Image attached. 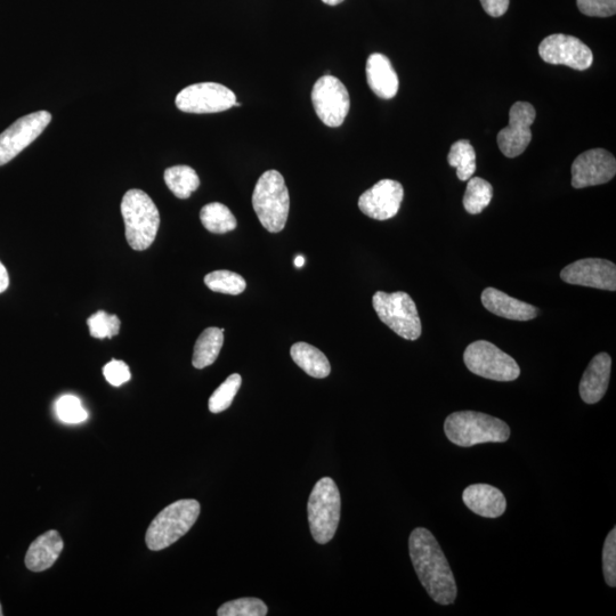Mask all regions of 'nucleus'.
<instances>
[{
	"label": "nucleus",
	"mask_w": 616,
	"mask_h": 616,
	"mask_svg": "<svg viewBox=\"0 0 616 616\" xmlns=\"http://www.w3.org/2000/svg\"><path fill=\"white\" fill-rule=\"evenodd\" d=\"M342 499L338 486L330 477H323L314 485L308 499V523L313 539L319 545H326L335 537L340 521Z\"/></svg>",
	"instance_id": "6"
},
{
	"label": "nucleus",
	"mask_w": 616,
	"mask_h": 616,
	"mask_svg": "<svg viewBox=\"0 0 616 616\" xmlns=\"http://www.w3.org/2000/svg\"><path fill=\"white\" fill-rule=\"evenodd\" d=\"M603 570L607 585L616 586V530L613 529L607 536L603 550Z\"/></svg>",
	"instance_id": "33"
},
{
	"label": "nucleus",
	"mask_w": 616,
	"mask_h": 616,
	"mask_svg": "<svg viewBox=\"0 0 616 616\" xmlns=\"http://www.w3.org/2000/svg\"><path fill=\"white\" fill-rule=\"evenodd\" d=\"M121 214L126 226L128 245L137 251L150 248L157 238L160 214L148 194L139 189L127 191L121 201Z\"/></svg>",
	"instance_id": "3"
},
{
	"label": "nucleus",
	"mask_w": 616,
	"mask_h": 616,
	"mask_svg": "<svg viewBox=\"0 0 616 616\" xmlns=\"http://www.w3.org/2000/svg\"><path fill=\"white\" fill-rule=\"evenodd\" d=\"M253 207L259 222L271 233L285 229L290 198L285 178L277 170H267L255 186Z\"/></svg>",
	"instance_id": "4"
},
{
	"label": "nucleus",
	"mask_w": 616,
	"mask_h": 616,
	"mask_svg": "<svg viewBox=\"0 0 616 616\" xmlns=\"http://www.w3.org/2000/svg\"><path fill=\"white\" fill-rule=\"evenodd\" d=\"M312 103L316 115L328 127H339L350 112L351 99L345 85L336 77L323 76L314 84Z\"/></svg>",
	"instance_id": "9"
},
{
	"label": "nucleus",
	"mask_w": 616,
	"mask_h": 616,
	"mask_svg": "<svg viewBox=\"0 0 616 616\" xmlns=\"http://www.w3.org/2000/svg\"><path fill=\"white\" fill-rule=\"evenodd\" d=\"M372 304L380 321L392 329L396 335L417 340L423 332L416 303L409 294L403 291L387 294L378 291L372 298Z\"/></svg>",
	"instance_id": "7"
},
{
	"label": "nucleus",
	"mask_w": 616,
	"mask_h": 616,
	"mask_svg": "<svg viewBox=\"0 0 616 616\" xmlns=\"http://www.w3.org/2000/svg\"><path fill=\"white\" fill-rule=\"evenodd\" d=\"M466 367L474 375L496 382H514L521 375L520 366L499 347L486 340H477L465 351Z\"/></svg>",
	"instance_id": "8"
},
{
	"label": "nucleus",
	"mask_w": 616,
	"mask_h": 616,
	"mask_svg": "<svg viewBox=\"0 0 616 616\" xmlns=\"http://www.w3.org/2000/svg\"><path fill=\"white\" fill-rule=\"evenodd\" d=\"M8 286H10V277H8L6 267L0 262V294H3Z\"/></svg>",
	"instance_id": "37"
},
{
	"label": "nucleus",
	"mask_w": 616,
	"mask_h": 616,
	"mask_svg": "<svg viewBox=\"0 0 616 616\" xmlns=\"http://www.w3.org/2000/svg\"><path fill=\"white\" fill-rule=\"evenodd\" d=\"M561 279L569 285L616 290V266L601 258H586L567 265Z\"/></svg>",
	"instance_id": "15"
},
{
	"label": "nucleus",
	"mask_w": 616,
	"mask_h": 616,
	"mask_svg": "<svg viewBox=\"0 0 616 616\" xmlns=\"http://www.w3.org/2000/svg\"><path fill=\"white\" fill-rule=\"evenodd\" d=\"M165 182L178 199H189L200 186V178L189 166H174L166 169Z\"/></svg>",
	"instance_id": "24"
},
{
	"label": "nucleus",
	"mask_w": 616,
	"mask_h": 616,
	"mask_svg": "<svg viewBox=\"0 0 616 616\" xmlns=\"http://www.w3.org/2000/svg\"><path fill=\"white\" fill-rule=\"evenodd\" d=\"M58 417L67 424H80L88 418V412L84 409L78 397L64 395L56 402Z\"/></svg>",
	"instance_id": "32"
},
{
	"label": "nucleus",
	"mask_w": 616,
	"mask_h": 616,
	"mask_svg": "<svg viewBox=\"0 0 616 616\" xmlns=\"http://www.w3.org/2000/svg\"><path fill=\"white\" fill-rule=\"evenodd\" d=\"M541 59L555 66H566L583 71L591 67L594 55L580 39L556 34L543 39L539 46Z\"/></svg>",
	"instance_id": "12"
},
{
	"label": "nucleus",
	"mask_w": 616,
	"mask_h": 616,
	"mask_svg": "<svg viewBox=\"0 0 616 616\" xmlns=\"http://www.w3.org/2000/svg\"><path fill=\"white\" fill-rule=\"evenodd\" d=\"M537 112L528 102H516L509 111V125L498 134V145L507 158L521 156L531 140V126Z\"/></svg>",
	"instance_id": "13"
},
{
	"label": "nucleus",
	"mask_w": 616,
	"mask_h": 616,
	"mask_svg": "<svg viewBox=\"0 0 616 616\" xmlns=\"http://www.w3.org/2000/svg\"><path fill=\"white\" fill-rule=\"evenodd\" d=\"M242 384V378L238 374L231 375L225 382L216 389L210 396L208 408L210 412L221 413L228 410L237 396Z\"/></svg>",
	"instance_id": "29"
},
{
	"label": "nucleus",
	"mask_w": 616,
	"mask_h": 616,
	"mask_svg": "<svg viewBox=\"0 0 616 616\" xmlns=\"http://www.w3.org/2000/svg\"><path fill=\"white\" fill-rule=\"evenodd\" d=\"M304 264H305V258H304V256H302V255H298V256L295 258V266L297 267V269H302V267L304 266Z\"/></svg>",
	"instance_id": "38"
},
{
	"label": "nucleus",
	"mask_w": 616,
	"mask_h": 616,
	"mask_svg": "<svg viewBox=\"0 0 616 616\" xmlns=\"http://www.w3.org/2000/svg\"><path fill=\"white\" fill-rule=\"evenodd\" d=\"M267 606L258 598H240L223 604L217 611L218 616H265Z\"/></svg>",
	"instance_id": "30"
},
{
	"label": "nucleus",
	"mask_w": 616,
	"mask_h": 616,
	"mask_svg": "<svg viewBox=\"0 0 616 616\" xmlns=\"http://www.w3.org/2000/svg\"><path fill=\"white\" fill-rule=\"evenodd\" d=\"M448 161L451 167L457 169V176L462 182L470 180L476 172V152L467 140L452 145Z\"/></svg>",
	"instance_id": "26"
},
{
	"label": "nucleus",
	"mask_w": 616,
	"mask_h": 616,
	"mask_svg": "<svg viewBox=\"0 0 616 616\" xmlns=\"http://www.w3.org/2000/svg\"><path fill=\"white\" fill-rule=\"evenodd\" d=\"M612 359L607 353H599L589 363L580 383V396L587 404L601 401L609 388Z\"/></svg>",
	"instance_id": "17"
},
{
	"label": "nucleus",
	"mask_w": 616,
	"mask_h": 616,
	"mask_svg": "<svg viewBox=\"0 0 616 616\" xmlns=\"http://www.w3.org/2000/svg\"><path fill=\"white\" fill-rule=\"evenodd\" d=\"M176 107L186 113H217L234 107L237 96L230 88L217 83H200L185 87L176 96Z\"/></svg>",
	"instance_id": "10"
},
{
	"label": "nucleus",
	"mask_w": 616,
	"mask_h": 616,
	"mask_svg": "<svg viewBox=\"0 0 616 616\" xmlns=\"http://www.w3.org/2000/svg\"><path fill=\"white\" fill-rule=\"evenodd\" d=\"M224 344V329L208 328L199 336L192 364L196 369H205L212 366L220 355Z\"/></svg>",
	"instance_id": "23"
},
{
	"label": "nucleus",
	"mask_w": 616,
	"mask_h": 616,
	"mask_svg": "<svg viewBox=\"0 0 616 616\" xmlns=\"http://www.w3.org/2000/svg\"><path fill=\"white\" fill-rule=\"evenodd\" d=\"M197 500H178L158 514L149 526L145 541L153 551L164 550L180 540L196 524L200 515Z\"/></svg>",
	"instance_id": "5"
},
{
	"label": "nucleus",
	"mask_w": 616,
	"mask_h": 616,
	"mask_svg": "<svg viewBox=\"0 0 616 616\" xmlns=\"http://www.w3.org/2000/svg\"><path fill=\"white\" fill-rule=\"evenodd\" d=\"M493 198L492 185L481 177L468 180L464 197V207L470 215H478L490 205Z\"/></svg>",
	"instance_id": "27"
},
{
	"label": "nucleus",
	"mask_w": 616,
	"mask_h": 616,
	"mask_svg": "<svg viewBox=\"0 0 616 616\" xmlns=\"http://www.w3.org/2000/svg\"><path fill=\"white\" fill-rule=\"evenodd\" d=\"M103 375L112 386L119 387L131 380V370L123 361L112 360L103 368Z\"/></svg>",
	"instance_id": "35"
},
{
	"label": "nucleus",
	"mask_w": 616,
	"mask_h": 616,
	"mask_svg": "<svg viewBox=\"0 0 616 616\" xmlns=\"http://www.w3.org/2000/svg\"><path fill=\"white\" fill-rule=\"evenodd\" d=\"M3 615H4V613H3V609H2V604H0V616H3Z\"/></svg>",
	"instance_id": "40"
},
{
	"label": "nucleus",
	"mask_w": 616,
	"mask_h": 616,
	"mask_svg": "<svg viewBox=\"0 0 616 616\" xmlns=\"http://www.w3.org/2000/svg\"><path fill=\"white\" fill-rule=\"evenodd\" d=\"M366 72L371 91L380 99L391 100L399 92V77L391 61L384 54H371L367 61Z\"/></svg>",
	"instance_id": "20"
},
{
	"label": "nucleus",
	"mask_w": 616,
	"mask_h": 616,
	"mask_svg": "<svg viewBox=\"0 0 616 616\" xmlns=\"http://www.w3.org/2000/svg\"><path fill=\"white\" fill-rule=\"evenodd\" d=\"M482 304L489 312L508 320L530 321L539 314L537 307L518 301L496 288H486L483 291Z\"/></svg>",
	"instance_id": "19"
},
{
	"label": "nucleus",
	"mask_w": 616,
	"mask_h": 616,
	"mask_svg": "<svg viewBox=\"0 0 616 616\" xmlns=\"http://www.w3.org/2000/svg\"><path fill=\"white\" fill-rule=\"evenodd\" d=\"M510 0H481L483 10L493 18H500L508 11Z\"/></svg>",
	"instance_id": "36"
},
{
	"label": "nucleus",
	"mask_w": 616,
	"mask_h": 616,
	"mask_svg": "<svg viewBox=\"0 0 616 616\" xmlns=\"http://www.w3.org/2000/svg\"><path fill=\"white\" fill-rule=\"evenodd\" d=\"M322 2L329 6H337L339 4H342L344 0H322Z\"/></svg>",
	"instance_id": "39"
},
{
	"label": "nucleus",
	"mask_w": 616,
	"mask_h": 616,
	"mask_svg": "<svg viewBox=\"0 0 616 616\" xmlns=\"http://www.w3.org/2000/svg\"><path fill=\"white\" fill-rule=\"evenodd\" d=\"M52 115L47 111L30 113L0 134V166L8 164L35 142L51 124Z\"/></svg>",
	"instance_id": "11"
},
{
	"label": "nucleus",
	"mask_w": 616,
	"mask_h": 616,
	"mask_svg": "<svg viewBox=\"0 0 616 616\" xmlns=\"http://www.w3.org/2000/svg\"><path fill=\"white\" fill-rule=\"evenodd\" d=\"M91 336L97 339L115 337L119 334L121 322L117 315H110L107 312H96L87 320Z\"/></svg>",
	"instance_id": "31"
},
{
	"label": "nucleus",
	"mask_w": 616,
	"mask_h": 616,
	"mask_svg": "<svg viewBox=\"0 0 616 616\" xmlns=\"http://www.w3.org/2000/svg\"><path fill=\"white\" fill-rule=\"evenodd\" d=\"M290 355L308 376L323 379L330 375L329 360L318 348L307 343H296L291 347Z\"/></svg>",
	"instance_id": "22"
},
{
	"label": "nucleus",
	"mask_w": 616,
	"mask_h": 616,
	"mask_svg": "<svg viewBox=\"0 0 616 616\" xmlns=\"http://www.w3.org/2000/svg\"><path fill=\"white\" fill-rule=\"evenodd\" d=\"M205 283L214 293L232 296L242 294L247 288V282L240 274L226 270L207 274Z\"/></svg>",
	"instance_id": "28"
},
{
	"label": "nucleus",
	"mask_w": 616,
	"mask_h": 616,
	"mask_svg": "<svg viewBox=\"0 0 616 616\" xmlns=\"http://www.w3.org/2000/svg\"><path fill=\"white\" fill-rule=\"evenodd\" d=\"M448 439L462 448L482 443H504L510 436V428L498 418L475 411L452 413L444 423Z\"/></svg>",
	"instance_id": "2"
},
{
	"label": "nucleus",
	"mask_w": 616,
	"mask_h": 616,
	"mask_svg": "<svg viewBox=\"0 0 616 616\" xmlns=\"http://www.w3.org/2000/svg\"><path fill=\"white\" fill-rule=\"evenodd\" d=\"M409 551L418 579L433 601L440 605L455 603L458 595L455 575L433 534L423 528L413 530Z\"/></svg>",
	"instance_id": "1"
},
{
	"label": "nucleus",
	"mask_w": 616,
	"mask_h": 616,
	"mask_svg": "<svg viewBox=\"0 0 616 616\" xmlns=\"http://www.w3.org/2000/svg\"><path fill=\"white\" fill-rule=\"evenodd\" d=\"M403 198L404 189L401 183L382 180L362 194L359 208L372 220L387 221L399 213Z\"/></svg>",
	"instance_id": "16"
},
{
	"label": "nucleus",
	"mask_w": 616,
	"mask_h": 616,
	"mask_svg": "<svg viewBox=\"0 0 616 616\" xmlns=\"http://www.w3.org/2000/svg\"><path fill=\"white\" fill-rule=\"evenodd\" d=\"M582 14L593 18H610L616 12V0H577Z\"/></svg>",
	"instance_id": "34"
},
{
	"label": "nucleus",
	"mask_w": 616,
	"mask_h": 616,
	"mask_svg": "<svg viewBox=\"0 0 616 616\" xmlns=\"http://www.w3.org/2000/svg\"><path fill=\"white\" fill-rule=\"evenodd\" d=\"M64 547L60 533L48 531L31 543L26 555V566L32 572H43L55 564Z\"/></svg>",
	"instance_id": "21"
},
{
	"label": "nucleus",
	"mask_w": 616,
	"mask_h": 616,
	"mask_svg": "<svg viewBox=\"0 0 616 616\" xmlns=\"http://www.w3.org/2000/svg\"><path fill=\"white\" fill-rule=\"evenodd\" d=\"M465 505L476 515L498 518L505 514L507 502L499 489L489 484H473L462 494Z\"/></svg>",
	"instance_id": "18"
},
{
	"label": "nucleus",
	"mask_w": 616,
	"mask_h": 616,
	"mask_svg": "<svg viewBox=\"0 0 616 616\" xmlns=\"http://www.w3.org/2000/svg\"><path fill=\"white\" fill-rule=\"evenodd\" d=\"M200 220L210 233L225 234L237 229L238 222L231 210L220 202L201 209Z\"/></svg>",
	"instance_id": "25"
},
{
	"label": "nucleus",
	"mask_w": 616,
	"mask_h": 616,
	"mask_svg": "<svg viewBox=\"0 0 616 616\" xmlns=\"http://www.w3.org/2000/svg\"><path fill=\"white\" fill-rule=\"evenodd\" d=\"M616 174V160L604 149L583 152L572 165V186L585 189L609 183Z\"/></svg>",
	"instance_id": "14"
}]
</instances>
